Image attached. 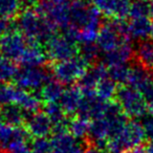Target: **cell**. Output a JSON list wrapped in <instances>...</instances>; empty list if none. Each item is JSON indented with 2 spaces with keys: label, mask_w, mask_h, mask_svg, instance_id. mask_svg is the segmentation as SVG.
Masks as SVG:
<instances>
[{
  "label": "cell",
  "mask_w": 153,
  "mask_h": 153,
  "mask_svg": "<svg viewBox=\"0 0 153 153\" xmlns=\"http://www.w3.org/2000/svg\"><path fill=\"white\" fill-rule=\"evenodd\" d=\"M16 30L28 40L40 44L47 43L56 33V27L46 18L42 17L36 10H24L18 15Z\"/></svg>",
  "instance_id": "cell-1"
},
{
  "label": "cell",
  "mask_w": 153,
  "mask_h": 153,
  "mask_svg": "<svg viewBox=\"0 0 153 153\" xmlns=\"http://www.w3.org/2000/svg\"><path fill=\"white\" fill-rule=\"evenodd\" d=\"M130 40L129 23L125 20H110L101 26L97 44L102 51L108 53L121 45L130 43Z\"/></svg>",
  "instance_id": "cell-2"
},
{
  "label": "cell",
  "mask_w": 153,
  "mask_h": 153,
  "mask_svg": "<svg viewBox=\"0 0 153 153\" xmlns=\"http://www.w3.org/2000/svg\"><path fill=\"white\" fill-rule=\"evenodd\" d=\"M146 138L142 123L129 121L119 135L111 138L107 144L108 153H124L136 147H140Z\"/></svg>",
  "instance_id": "cell-3"
},
{
  "label": "cell",
  "mask_w": 153,
  "mask_h": 153,
  "mask_svg": "<svg viewBox=\"0 0 153 153\" xmlns=\"http://www.w3.org/2000/svg\"><path fill=\"white\" fill-rule=\"evenodd\" d=\"M102 14L94 5H88L84 0L70 3V25L78 30H100Z\"/></svg>",
  "instance_id": "cell-4"
},
{
  "label": "cell",
  "mask_w": 153,
  "mask_h": 153,
  "mask_svg": "<svg viewBox=\"0 0 153 153\" xmlns=\"http://www.w3.org/2000/svg\"><path fill=\"white\" fill-rule=\"evenodd\" d=\"M115 102L128 117H144L148 113V103L140 91L128 85L120 86L115 94Z\"/></svg>",
  "instance_id": "cell-5"
},
{
  "label": "cell",
  "mask_w": 153,
  "mask_h": 153,
  "mask_svg": "<svg viewBox=\"0 0 153 153\" xmlns=\"http://www.w3.org/2000/svg\"><path fill=\"white\" fill-rule=\"evenodd\" d=\"M88 65L79 55L72 59L55 63L51 67L53 79L62 85H71L85 74L88 70Z\"/></svg>",
  "instance_id": "cell-6"
},
{
  "label": "cell",
  "mask_w": 153,
  "mask_h": 153,
  "mask_svg": "<svg viewBox=\"0 0 153 153\" xmlns=\"http://www.w3.org/2000/svg\"><path fill=\"white\" fill-rule=\"evenodd\" d=\"M51 76L53 74L44 66L22 67L18 70L14 81L16 86L20 89L30 92H39L49 81L53 80Z\"/></svg>",
  "instance_id": "cell-7"
},
{
  "label": "cell",
  "mask_w": 153,
  "mask_h": 153,
  "mask_svg": "<svg viewBox=\"0 0 153 153\" xmlns=\"http://www.w3.org/2000/svg\"><path fill=\"white\" fill-rule=\"evenodd\" d=\"M37 12L42 17L46 18L56 27L64 28L70 25V4L66 3H53L42 0L36 7Z\"/></svg>",
  "instance_id": "cell-8"
},
{
  "label": "cell",
  "mask_w": 153,
  "mask_h": 153,
  "mask_svg": "<svg viewBox=\"0 0 153 153\" xmlns=\"http://www.w3.org/2000/svg\"><path fill=\"white\" fill-rule=\"evenodd\" d=\"M30 40L17 30L7 33L0 38V53L3 57L18 63L25 51Z\"/></svg>",
  "instance_id": "cell-9"
},
{
  "label": "cell",
  "mask_w": 153,
  "mask_h": 153,
  "mask_svg": "<svg viewBox=\"0 0 153 153\" xmlns=\"http://www.w3.org/2000/svg\"><path fill=\"white\" fill-rule=\"evenodd\" d=\"M47 57L55 63L72 59L79 53L76 44L67 40L64 36H53L45 46Z\"/></svg>",
  "instance_id": "cell-10"
},
{
  "label": "cell",
  "mask_w": 153,
  "mask_h": 153,
  "mask_svg": "<svg viewBox=\"0 0 153 153\" xmlns=\"http://www.w3.org/2000/svg\"><path fill=\"white\" fill-rule=\"evenodd\" d=\"M109 102L100 99L97 94H83L76 115L87 121L101 119L105 115Z\"/></svg>",
  "instance_id": "cell-11"
},
{
  "label": "cell",
  "mask_w": 153,
  "mask_h": 153,
  "mask_svg": "<svg viewBox=\"0 0 153 153\" xmlns=\"http://www.w3.org/2000/svg\"><path fill=\"white\" fill-rule=\"evenodd\" d=\"M94 5L102 15L113 18V20H125L129 17L131 0H92Z\"/></svg>",
  "instance_id": "cell-12"
},
{
  "label": "cell",
  "mask_w": 153,
  "mask_h": 153,
  "mask_svg": "<svg viewBox=\"0 0 153 153\" xmlns=\"http://www.w3.org/2000/svg\"><path fill=\"white\" fill-rule=\"evenodd\" d=\"M108 76V67L103 63H98L88 68L83 76L78 82V87L83 94H96L99 83Z\"/></svg>",
  "instance_id": "cell-13"
},
{
  "label": "cell",
  "mask_w": 153,
  "mask_h": 153,
  "mask_svg": "<svg viewBox=\"0 0 153 153\" xmlns=\"http://www.w3.org/2000/svg\"><path fill=\"white\" fill-rule=\"evenodd\" d=\"M24 124L28 134L35 138H44L53 132L51 121L42 111L28 114Z\"/></svg>",
  "instance_id": "cell-14"
},
{
  "label": "cell",
  "mask_w": 153,
  "mask_h": 153,
  "mask_svg": "<svg viewBox=\"0 0 153 153\" xmlns=\"http://www.w3.org/2000/svg\"><path fill=\"white\" fill-rule=\"evenodd\" d=\"M51 146L55 153H86L84 145L71 135L68 131L53 133Z\"/></svg>",
  "instance_id": "cell-15"
},
{
  "label": "cell",
  "mask_w": 153,
  "mask_h": 153,
  "mask_svg": "<svg viewBox=\"0 0 153 153\" xmlns=\"http://www.w3.org/2000/svg\"><path fill=\"white\" fill-rule=\"evenodd\" d=\"M88 137L90 142L94 144V147L103 149V150L104 148H106L110 140V128L105 117H101L90 122Z\"/></svg>",
  "instance_id": "cell-16"
},
{
  "label": "cell",
  "mask_w": 153,
  "mask_h": 153,
  "mask_svg": "<svg viewBox=\"0 0 153 153\" xmlns=\"http://www.w3.org/2000/svg\"><path fill=\"white\" fill-rule=\"evenodd\" d=\"M47 53L45 48L38 42L30 40L25 51L20 58L18 63L21 64L22 67H36L43 66L47 59Z\"/></svg>",
  "instance_id": "cell-17"
},
{
  "label": "cell",
  "mask_w": 153,
  "mask_h": 153,
  "mask_svg": "<svg viewBox=\"0 0 153 153\" xmlns=\"http://www.w3.org/2000/svg\"><path fill=\"white\" fill-rule=\"evenodd\" d=\"M132 59H134V48L130 43H128L121 45L108 53H105L102 63L109 68L113 66L127 65L128 62Z\"/></svg>",
  "instance_id": "cell-18"
},
{
  "label": "cell",
  "mask_w": 153,
  "mask_h": 153,
  "mask_svg": "<svg viewBox=\"0 0 153 153\" xmlns=\"http://www.w3.org/2000/svg\"><path fill=\"white\" fill-rule=\"evenodd\" d=\"M83 99V94L78 86H69L65 88L59 100V104L62 107L66 115L74 114L78 112V109Z\"/></svg>",
  "instance_id": "cell-19"
},
{
  "label": "cell",
  "mask_w": 153,
  "mask_h": 153,
  "mask_svg": "<svg viewBox=\"0 0 153 153\" xmlns=\"http://www.w3.org/2000/svg\"><path fill=\"white\" fill-rule=\"evenodd\" d=\"M134 59L136 63L147 71L153 70V39L148 38L138 41L134 48Z\"/></svg>",
  "instance_id": "cell-20"
},
{
  "label": "cell",
  "mask_w": 153,
  "mask_h": 153,
  "mask_svg": "<svg viewBox=\"0 0 153 153\" xmlns=\"http://www.w3.org/2000/svg\"><path fill=\"white\" fill-rule=\"evenodd\" d=\"M0 114H1L3 122L12 127H20V125L25 123L26 117L28 115L16 104H9L2 106L0 109Z\"/></svg>",
  "instance_id": "cell-21"
},
{
  "label": "cell",
  "mask_w": 153,
  "mask_h": 153,
  "mask_svg": "<svg viewBox=\"0 0 153 153\" xmlns=\"http://www.w3.org/2000/svg\"><path fill=\"white\" fill-rule=\"evenodd\" d=\"M41 100L40 96L37 92H30L25 90H20V94L18 96L16 105L20 107L24 112L27 114L38 112L41 107Z\"/></svg>",
  "instance_id": "cell-22"
},
{
  "label": "cell",
  "mask_w": 153,
  "mask_h": 153,
  "mask_svg": "<svg viewBox=\"0 0 153 153\" xmlns=\"http://www.w3.org/2000/svg\"><path fill=\"white\" fill-rule=\"evenodd\" d=\"M129 23V34L131 39L142 41L152 36V25L148 18L131 19Z\"/></svg>",
  "instance_id": "cell-23"
},
{
  "label": "cell",
  "mask_w": 153,
  "mask_h": 153,
  "mask_svg": "<svg viewBox=\"0 0 153 153\" xmlns=\"http://www.w3.org/2000/svg\"><path fill=\"white\" fill-rule=\"evenodd\" d=\"M63 86L64 85L59 83L57 80L53 79L38 94L40 96L41 100L44 101L46 104L47 103H58L62 94H63L64 89H65V88H63Z\"/></svg>",
  "instance_id": "cell-24"
},
{
  "label": "cell",
  "mask_w": 153,
  "mask_h": 153,
  "mask_svg": "<svg viewBox=\"0 0 153 153\" xmlns=\"http://www.w3.org/2000/svg\"><path fill=\"white\" fill-rule=\"evenodd\" d=\"M18 70L19 68L16 62L0 56V83L7 84L11 80H15Z\"/></svg>",
  "instance_id": "cell-25"
},
{
  "label": "cell",
  "mask_w": 153,
  "mask_h": 153,
  "mask_svg": "<svg viewBox=\"0 0 153 153\" xmlns=\"http://www.w3.org/2000/svg\"><path fill=\"white\" fill-rule=\"evenodd\" d=\"M90 122L84 120L82 117H76V119L71 120L68 125V132L76 140H82L88 136L89 134Z\"/></svg>",
  "instance_id": "cell-26"
},
{
  "label": "cell",
  "mask_w": 153,
  "mask_h": 153,
  "mask_svg": "<svg viewBox=\"0 0 153 153\" xmlns=\"http://www.w3.org/2000/svg\"><path fill=\"white\" fill-rule=\"evenodd\" d=\"M117 88H119L117 84L114 83L109 76H107L99 83L96 89V94L100 99L109 102L112 98H115Z\"/></svg>",
  "instance_id": "cell-27"
},
{
  "label": "cell",
  "mask_w": 153,
  "mask_h": 153,
  "mask_svg": "<svg viewBox=\"0 0 153 153\" xmlns=\"http://www.w3.org/2000/svg\"><path fill=\"white\" fill-rule=\"evenodd\" d=\"M21 0H0V18L10 20L21 10Z\"/></svg>",
  "instance_id": "cell-28"
},
{
  "label": "cell",
  "mask_w": 153,
  "mask_h": 153,
  "mask_svg": "<svg viewBox=\"0 0 153 153\" xmlns=\"http://www.w3.org/2000/svg\"><path fill=\"white\" fill-rule=\"evenodd\" d=\"M101 49L97 42L91 43H84L79 47V56L88 64L94 63L96 60L100 57Z\"/></svg>",
  "instance_id": "cell-29"
},
{
  "label": "cell",
  "mask_w": 153,
  "mask_h": 153,
  "mask_svg": "<svg viewBox=\"0 0 153 153\" xmlns=\"http://www.w3.org/2000/svg\"><path fill=\"white\" fill-rule=\"evenodd\" d=\"M130 74V66L120 65L108 68V76L114 83L120 85H127Z\"/></svg>",
  "instance_id": "cell-30"
},
{
  "label": "cell",
  "mask_w": 153,
  "mask_h": 153,
  "mask_svg": "<svg viewBox=\"0 0 153 153\" xmlns=\"http://www.w3.org/2000/svg\"><path fill=\"white\" fill-rule=\"evenodd\" d=\"M150 16V2L149 0H134L132 1L129 17L131 19L148 18Z\"/></svg>",
  "instance_id": "cell-31"
},
{
  "label": "cell",
  "mask_w": 153,
  "mask_h": 153,
  "mask_svg": "<svg viewBox=\"0 0 153 153\" xmlns=\"http://www.w3.org/2000/svg\"><path fill=\"white\" fill-rule=\"evenodd\" d=\"M53 150L51 142L46 137L35 138L30 146V151L34 153H51Z\"/></svg>",
  "instance_id": "cell-32"
},
{
  "label": "cell",
  "mask_w": 153,
  "mask_h": 153,
  "mask_svg": "<svg viewBox=\"0 0 153 153\" xmlns=\"http://www.w3.org/2000/svg\"><path fill=\"white\" fill-rule=\"evenodd\" d=\"M142 125L144 128L146 138H148L150 142H153V115L148 114L143 117Z\"/></svg>",
  "instance_id": "cell-33"
},
{
  "label": "cell",
  "mask_w": 153,
  "mask_h": 153,
  "mask_svg": "<svg viewBox=\"0 0 153 153\" xmlns=\"http://www.w3.org/2000/svg\"><path fill=\"white\" fill-rule=\"evenodd\" d=\"M12 26V23L9 20L4 19V18H0V38L4 36L7 33L11 32L10 28Z\"/></svg>",
  "instance_id": "cell-34"
},
{
  "label": "cell",
  "mask_w": 153,
  "mask_h": 153,
  "mask_svg": "<svg viewBox=\"0 0 153 153\" xmlns=\"http://www.w3.org/2000/svg\"><path fill=\"white\" fill-rule=\"evenodd\" d=\"M40 3L39 0H21V5L25 10H34Z\"/></svg>",
  "instance_id": "cell-35"
},
{
  "label": "cell",
  "mask_w": 153,
  "mask_h": 153,
  "mask_svg": "<svg viewBox=\"0 0 153 153\" xmlns=\"http://www.w3.org/2000/svg\"><path fill=\"white\" fill-rule=\"evenodd\" d=\"M124 153H146V148H143L142 146L136 147L134 149H131V150H128Z\"/></svg>",
  "instance_id": "cell-36"
},
{
  "label": "cell",
  "mask_w": 153,
  "mask_h": 153,
  "mask_svg": "<svg viewBox=\"0 0 153 153\" xmlns=\"http://www.w3.org/2000/svg\"><path fill=\"white\" fill-rule=\"evenodd\" d=\"M86 153H106L104 152L103 149H99V148H96V147H91V148H88L86 150Z\"/></svg>",
  "instance_id": "cell-37"
},
{
  "label": "cell",
  "mask_w": 153,
  "mask_h": 153,
  "mask_svg": "<svg viewBox=\"0 0 153 153\" xmlns=\"http://www.w3.org/2000/svg\"><path fill=\"white\" fill-rule=\"evenodd\" d=\"M146 153H153V142H150L146 147Z\"/></svg>",
  "instance_id": "cell-38"
},
{
  "label": "cell",
  "mask_w": 153,
  "mask_h": 153,
  "mask_svg": "<svg viewBox=\"0 0 153 153\" xmlns=\"http://www.w3.org/2000/svg\"><path fill=\"white\" fill-rule=\"evenodd\" d=\"M150 2V16L153 18V0H149Z\"/></svg>",
  "instance_id": "cell-39"
},
{
  "label": "cell",
  "mask_w": 153,
  "mask_h": 153,
  "mask_svg": "<svg viewBox=\"0 0 153 153\" xmlns=\"http://www.w3.org/2000/svg\"><path fill=\"white\" fill-rule=\"evenodd\" d=\"M151 25H152V37H153V20L151 21Z\"/></svg>",
  "instance_id": "cell-40"
},
{
  "label": "cell",
  "mask_w": 153,
  "mask_h": 153,
  "mask_svg": "<svg viewBox=\"0 0 153 153\" xmlns=\"http://www.w3.org/2000/svg\"><path fill=\"white\" fill-rule=\"evenodd\" d=\"M151 76H152V79H153V70L151 71Z\"/></svg>",
  "instance_id": "cell-41"
},
{
  "label": "cell",
  "mask_w": 153,
  "mask_h": 153,
  "mask_svg": "<svg viewBox=\"0 0 153 153\" xmlns=\"http://www.w3.org/2000/svg\"><path fill=\"white\" fill-rule=\"evenodd\" d=\"M51 153H55V152H53V150H51Z\"/></svg>",
  "instance_id": "cell-42"
},
{
  "label": "cell",
  "mask_w": 153,
  "mask_h": 153,
  "mask_svg": "<svg viewBox=\"0 0 153 153\" xmlns=\"http://www.w3.org/2000/svg\"><path fill=\"white\" fill-rule=\"evenodd\" d=\"M30 153H34V152H32V151H30Z\"/></svg>",
  "instance_id": "cell-43"
},
{
  "label": "cell",
  "mask_w": 153,
  "mask_h": 153,
  "mask_svg": "<svg viewBox=\"0 0 153 153\" xmlns=\"http://www.w3.org/2000/svg\"><path fill=\"white\" fill-rule=\"evenodd\" d=\"M0 108H1V104H0Z\"/></svg>",
  "instance_id": "cell-44"
}]
</instances>
